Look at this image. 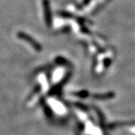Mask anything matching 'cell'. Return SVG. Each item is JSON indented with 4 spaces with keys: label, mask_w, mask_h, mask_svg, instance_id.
<instances>
[{
    "label": "cell",
    "mask_w": 135,
    "mask_h": 135,
    "mask_svg": "<svg viewBox=\"0 0 135 135\" xmlns=\"http://www.w3.org/2000/svg\"><path fill=\"white\" fill-rule=\"evenodd\" d=\"M17 37H18L19 39H21V40L28 42L37 51L39 52V51H41L42 50V45L39 42H37L35 39H33V38L31 36L28 35V34H27V33H24V32L20 31V32L17 33Z\"/></svg>",
    "instance_id": "obj_1"
},
{
    "label": "cell",
    "mask_w": 135,
    "mask_h": 135,
    "mask_svg": "<svg viewBox=\"0 0 135 135\" xmlns=\"http://www.w3.org/2000/svg\"><path fill=\"white\" fill-rule=\"evenodd\" d=\"M43 12H44V18L45 22L48 28H51L52 25V17L51 12V6L49 0H42Z\"/></svg>",
    "instance_id": "obj_2"
},
{
    "label": "cell",
    "mask_w": 135,
    "mask_h": 135,
    "mask_svg": "<svg viewBox=\"0 0 135 135\" xmlns=\"http://www.w3.org/2000/svg\"><path fill=\"white\" fill-rule=\"evenodd\" d=\"M115 94L112 92H108L106 94H98L93 95V98L95 99H100V100H104V99H110L114 98Z\"/></svg>",
    "instance_id": "obj_3"
},
{
    "label": "cell",
    "mask_w": 135,
    "mask_h": 135,
    "mask_svg": "<svg viewBox=\"0 0 135 135\" xmlns=\"http://www.w3.org/2000/svg\"><path fill=\"white\" fill-rule=\"evenodd\" d=\"M74 94L76 96H78V97H81V98H86L88 96V92L85 91V90H83V91H81V92H78V93H74Z\"/></svg>",
    "instance_id": "obj_4"
},
{
    "label": "cell",
    "mask_w": 135,
    "mask_h": 135,
    "mask_svg": "<svg viewBox=\"0 0 135 135\" xmlns=\"http://www.w3.org/2000/svg\"><path fill=\"white\" fill-rule=\"evenodd\" d=\"M59 15H60V16L64 17V18H69V17H72V16H73V15H72V14L68 13V12H60V13H59Z\"/></svg>",
    "instance_id": "obj_5"
},
{
    "label": "cell",
    "mask_w": 135,
    "mask_h": 135,
    "mask_svg": "<svg viewBox=\"0 0 135 135\" xmlns=\"http://www.w3.org/2000/svg\"><path fill=\"white\" fill-rule=\"evenodd\" d=\"M104 67H106V68H108L111 64H112V60H110V59H106L105 60H104Z\"/></svg>",
    "instance_id": "obj_6"
},
{
    "label": "cell",
    "mask_w": 135,
    "mask_h": 135,
    "mask_svg": "<svg viewBox=\"0 0 135 135\" xmlns=\"http://www.w3.org/2000/svg\"><path fill=\"white\" fill-rule=\"evenodd\" d=\"M90 2V0H83V3H82V5H83V7H85V6H86Z\"/></svg>",
    "instance_id": "obj_7"
}]
</instances>
